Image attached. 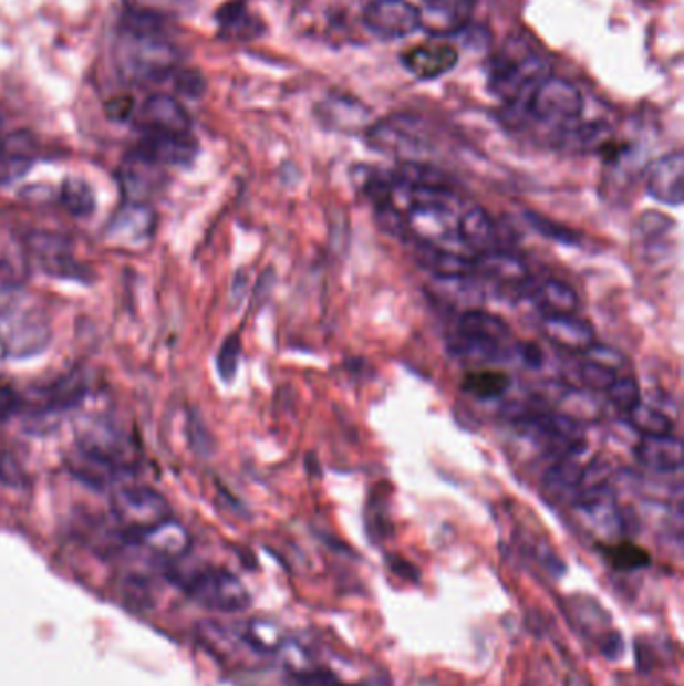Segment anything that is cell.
Wrapping results in <instances>:
<instances>
[{
	"label": "cell",
	"instance_id": "1",
	"mask_svg": "<svg viewBox=\"0 0 684 686\" xmlns=\"http://www.w3.org/2000/svg\"><path fill=\"white\" fill-rule=\"evenodd\" d=\"M552 76V63L538 46L525 37L506 41L488 71V85L508 108H522L538 86Z\"/></svg>",
	"mask_w": 684,
	"mask_h": 686
},
{
	"label": "cell",
	"instance_id": "2",
	"mask_svg": "<svg viewBox=\"0 0 684 686\" xmlns=\"http://www.w3.org/2000/svg\"><path fill=\"white\" fill-rule=\"evenodd\" d=\"M115 61L128 81H160L177 71L179 53L163 37L123 31Z\"/></svg>",
	"mask_w": 684,
	"mask_h": 686
},
{
	"label": "cell",
	"instance_id": "3",
	"mask_svg": "<svg viewBox=\"0 0 684 686\" xmlns=\"http://www.w3.org/2000/svg\"><path fill=\"white\" fill-rule=\"evenodd\" d=\"M520 111L538 123H545L557 129L568 131L577 127L584 111V97L574 83L558 76H548L542 85L536 89Z\"/></svg>",
	"mask_w": 684,
	"mask_h": 686
},
{
	"label": "cell",
	"instance_id": "4",
	"mask_svg": "<svg viewBox=\"0 0 684 686\" xmlns=\"http://www.w3.org/2000/svg\"><path fill=\"white\" fill-rule=\"evenodd\" d=\"M182 586L195 604L207 611L243 612L251 604L246 584L229 570H195Z\"/></svg>",
	"mask_w": 684,
	"mask_h": 686
},
{
	"label": "cell",
	"instance_id": "5",
	"mask_svg": "<svg viewBox=\"0 0 684 686\" xmlns=\"http://www.w3.org/2000/svg\"><path fill=\"white\" fill-rule=\"evenodd\" d=\"M111 510L133 537L172 518V506L163 493L149 486H121L111 496Z\"/></svg>",
	"mask_w": 684,
	"mask_h": 686
},
{
	"label": "cell",
	"instance_id": "6",
	"mask_svg": "<svg viewBox=\"0 0 684 686\" xmlns=\"http://www.w3.org/2000/svg\"><path fill=\"white\" fill-rule=\"evenodd\" d=\"M362 19L365 29L380 39H406L419 29V7L410 0H367Z\"/></svg>",
	"mask_w": 684,
	"mask_h": 686
},
{
	"label": "cell",
	"instance_id": "7",
	"mask_svg": "<svg viewBox=\"0 0 684 686\" xmlns=\"http://www.w3.org/2000/svg\"><path fill=\"white\" fill-rule=\"evenodd\" d=\"M367 141L374 149L397 157L414 155L426 147V135L422 121L410 115L385 118L367 131Z\"/></svg>",
	"mask_w": 684,
	"mask_h": 686
},
{
	"label": "cell",
	"instance_id": "8",
	"mask_svg": "<svg viewBox=\"0 0 684 686\" xmlns=\"http://www.w3.org/2000/svg\"><path fill=\"white\" fill-rule=\"evenodd\" d=\"M135 150L160 167H187L197 157V141L191 133L145 131Z\"/></svg>",
	"mask_w": 684,
	"mask_h": 686
},
{
	"label": "cell",
	"instance_id": "9",
	"mask_svg": "<svg viewBox=\"0 0 684 686\" xmlns=\"http://www.w3.org/2000/svg\"><path fill=\"white\" fill-rule=\"evenodd\" d=\"M79 446L113 461L118 470L127 466L133 456L127 436L115 428V424H108L105 419H86L83 429H79Z\"/></svg>",
	"mask_w": 684,
	"mask_h": 686
},
{
	"label": "cell",
	"instance_id": "10",
	"mask_svg": "<svg viewBox=\"0 0 684 686\" xmlns=\"http://www.w3.org/2000/svg\"><path fill=\"white\" fill-rule=\"evenodd\" d=\"M458 59L460 54L452 44L436 39L432 43L417 44L402 54V65L419 81H434L458 65Z\"/></svg>",
	"mask_w": 684,
	"mask_h": 686
},
{
	"label": "cell",
	"instance_id": "11",
	"mask_svg": "<svg viewBox=\"0 0 684 686\" xmlns=\"http://www.w3.org/2000/svg\"><path fill=\"white\" fill-rule=\"evenodd\" d=\"M684 155L674 150L649 167L646 194L664 205L678 207L684 199Z\"/></svg>",
	"mask_w": 684,
	"mask_h": 686
},
{
	"label": "cell",
	"instance_id": "12",
	"mask_svg": "<svg viewBox=\"0 0 684 686\" xmlns=\"http://www.w3.org/2000/svg\"><path fill=\"white\" fill-rule=\"evenodd\" d=\"M476 0H424L419 9V29L434 39L462 31L471 19Z\"/></svg>",
	"mask_w": 684,
	"mask_h": 686
},
{
	"label": "cell",
	"instance_id": "13",
	"mask_svg": "<svg viewBox=\"0 0 684 686\" xmlns=\"http://www.w3.org/2000/svg\"><path fill=\"white\" fill-rule=\"evenodd\" d=\"M118 183L128 204H145L163 183V167L133 150L118 169Z\"/></svg>",
	"mask_w": 684,
	"mask_h": 686
},
{
	"label": "cell",
	"instance_id": "14",
	"mask_svg": "<svg viewBox=\"0 0 684 686\" xmlns=\"http://www.w3.org/2000/svg\"><path fill=\"white\" fill-rule=\"evenodd\" d=\"M51 342V328L39 315H24L12 323L2 335V354L11 360H24L41 354Z\"/></svg>",
	"mask_w": 684,
	"mask_h": 686
},
{
	"label": "cell",
	"instance_id": "15",
	"mask_svg": "<svg viewBox=\"0 0 684 686\" xmlns=\"http://www.w3.org/2000/svg\"><path fill=\"white\" fill-rule=\"evenodd\" d=\"M540 332L548 342L578 354H587L597 343V333L590 323L578 320L577 315H545Z\"/></svg>",
	"mask_w": 684,
	"mask_h": 686
},
{
	"label": "cell",
	"instance_id": "16",
	"mask_svg": "<svg viewBox=\"0 0 684 686\" xmlns=\"http://www.w3.org/2000/svg\"><path fill=\"white\" fill-rule=\"evenodd\" d=\"M426 291L429 298L439 303L460 310L462 313L471 310H480L484 303V288L480 281L471 276H449V278H434Z\"/></svg>",
	"mask_w": 684,
	"mask_h": 686
},
{
	"label": "cell",
	"instance_id": "17",
	"mask_svg": "<svg viewBox=\"0 0 684 686\" xmlns=\"http://www.w3.org/2000/svg\"><path fill=\"white\" fill-rule=\"evenodd\" d=\"M522 428L538 440L550 441L552 446H564L577 450L584 446V426L567 414H542L522 422Z\"/></svg>",
	"mask_w": 684,
	"mask_h": 686
},
{
	"label": "cell",
	"instance_id": "18",
	"mask_svg": "<svg viewBox=\"0 0 684 686\" xmlns=\"http://www.w3.org/2000/svg\"><path fill=\"white\" fill-rule=\"evenodd\" d=\"M135 538L147 552H151L153 557L163 558V560H179L191 548V534L187 532L185 526L179 524L173 518L153 526Z\"/></svg>",
	"mask_w": 684,
	"mask_h": 686
},
{
	"label": "cell",
	"instance_id": "19",
	"mask_svg": "<svg viewBox=\"0 0 684 686\" xmlns=\"http://www.w3.org/2000/svg\"><path fill=\"white\" fill-rule=\"evenodd\" d=\"M141 125L145 131L160 133H191V117L177 98L151 95L141 108Z\"/></svg>",
	"mask_w": 684,
	"mask_h": 686
},
{
	"label": "cell",
	"instance_id": "20",
	"mask_svg": "<svg viewBox=\"0 0 684 686\" xmlns=\"http://www.w3.org/2000/svg\"><path fill=\"white\" fill-rule=\"evenodd\" d=\"M634 456L653 472H678L683 468V444L671 434L642 436L634 448Z\"/></svg>",
	"mask_w": 684,
	"mask_h": 686
},
{
	"label": "cell",
	"instance_id": "21",
	"mask_svg": "<svg viewBox=\"0 0 684 686\" xmlns=\"http://www.w3.org/2000/svg\"><path fill=\"white\" fill-rule=\"evenodd\" d=\"M155 227V214L145 204H128L118 209L108 226V237L125 241V243H139L153 233Z\"/></svg>",
	"mask_w": 684,
	"mask_h": 686
},
{
	"label": "cell",
	"instance_id": "22",
	"mask_svg": "<svg viewBox=\"0 0 684 686\" xmlns=\"http://www.w3.org/2000/svg\"><path fill=\"white\" fill-rule=\"evenodd\" d=\"M66 468L76 480H81L86 486H93L96 490L107 488L118 470L113 461L105 460L103 456L85 450L81 446H76V450L66 456Z\"/></svg>",
	"mask_w": 684,
	"mask_h": 686
},
{
	"label": "cell",
	"instance_id": "23",
	"mask_svg": "<svg viewBox=\"0 0 684 686\" xmlns=\"http://www.w3.org/2000/svg\"><path fill=\"white\" fill-rule=\"evenodd\" d=\"M417 261L432 271L434 278H449V276H471L476 273L474 259L454 251L449 247L428 246L417 243Z\"/></svg>",
	"mask_w": 684,
	"mask_h": 686
},
{
	"label": "cell",
	"instance_id": "24",
	"mask_svg": "<svg viewBox=\"0 0 684 686\" xmlns=\"http://www.w3.org/2000/svg\"><path fill=\"white\" fill-rule=\"evenodd\" d=\"M530 298L545 315H574L580 305L577 291L560 279H546L536 285Z\"/></svg>",
	"mask_w": 684,
	"mask_h": 686
},
{
	"label": "cell",
	"instance_id": "25",
	"mask_svg": "<svg viewBox=\"0 0 684 686\" xmlns=\"http://www.w3.org/2000/svg\"><path fill=\"white\" fill-rule=\"evenodd\" d=\"M494 237H496V226L486 209L471 207L458 217V239L462 246L484 253L493 249Z\"/></svg>",
	"mask_w": 684,
	"mask_h": 686
},
{
	"label": "cell",
	"instance_id": "26",
	"mask_svg": "<svg viewBox=\"0 0 684 686\" xmlns=\"http://www.w3.org/2000/svg\"><path fill=\"white\" fill-rule=\"evenodd\" d=\"M476 271L486 278L502 281V283H522L528 278V268L525 261L510 251H484L480 258L474 259Z\"/></svg>",
	"mask_w": 684,
	"mask_h": 686
},
{
	"label": "cell",
	"instance_id": "27",
	"mask_svg": "<svg viewBox=\"0 0 684 686\" xmlns=\"http://www.w3.org/2000/svg\"><path fill=\"white\" fill-rule=\"evenodd\" d=\"M449 352L466 364L484 365L490 362H502L506 345L486 340V337H478V335L456 332L449 340Z\"/></svg>",
	"mask_w": 684,
	"mask_h": 686
},
{
	"label": "cell",
	"instance_id": "28",
	"mask_svg": "<svg viewBox=\"0 0 684 686\" xmlns=\"http://www.w3.org/2000/svg\"><path fill=\"white\" fill-rule=\"evenodd\" d=\"M86 396V382L83 374L73 372L69 376L56 380L54 384L41 389V409L43 412H59L76 406Z\"/></svg>",
	"mask_w": 684,
	"mask_h": 686
},
{
	"label": "cell",
	"instance_id": "29",
	"mask_svg": "<svg viewBox=\"0 0 684 686\" xmlns=\"http://www.w3.org/2000/svg\"><path fill=\"white\" fill-rule=\"evenodd\" d=\"M456 332L486 337V340H493V342L500 343V345H506L508 340H510L508 325L500 318H496L493 313H486V311L481 310L460 313Z\"/></svg>",
	"mask_w": 684,
	"mask_h": 686
},
{
	"label": "cell",
	"instance_id": "30",
	"mask_svg": "<svg viewBox=\"0 0 684 686\" xmlns=\"http://www.w3.org/2000/svg\"><path fill=\"white\" fill-rule=\"evenodd\" d=\"M396 181L404 183L407 187H428V189H454V183L448 175L439 172L432 165L417 162H404L392 172Z\"/></svg>",
	"mask_w": 684,
	"mask_h": 686
},
{
	"label": "cell",
	"instance_id": "31",
	"mask_svg": "<svg viewBox=\"0 0 684 686\" xmlns=\"http://www.w3.org/2000/svg\"><path fill=\"white\" fill-rule=\"evenodd\" d=\"M584 468L572 458H562L557 466H552L545 478V488L548 492L557 496H570V500L577 496L582 484Z\"/></svg>",
	"mask_w": 684,
	"mask_h": 686
},
{
	"label": "cell",
	"instance_id": "32",
	"mask_svg": "<svg viewBox=\"0 0 684 686\" xmlns=\"http://www.w3.org/2000/svg\"><path fill=\"white\" fill-rule=\"evenodd\" d=\"M31 157L21 143V137H9L0 145V185L17 181L31 169Z\"/></svg>",
	"mask_w": 684,
	"mask_h": 686
},
{
	"label": "cell",
	"instance_id": "33",
	"mask_svg": "<svg viewBox=\"0 0 684 686\" xmlns=\"http://www.w3.org/2000/svg\"><path fill=\"white\" fill-rule=\"evenodd\" d=\"M239 638L257 654L276 653L281 646L278 626L268 621L243 622V626L239 628Z\"/></svg>",
	"mask_w": 684,
	"mask_h": 686
},
{
	"label": "cell",
	"instance_id": "34",
	"mask_svg": "<svg viewBox=\"0 0 684 686\" xmlns=\"http://www.w3.org/2000/svg\"><path fill=\"white\" fill-rule=\"evenodd\" d=\"M510 382L512 380L504 372L478 370L464 377L462 387L464 392H468L470 396L478 397V399H493V397L502 396L504 392L510 387Z\"/></svg>",
	"mask_w": 684,
	"mask_h": 686
},
{
	"label": "cell",
	"instance_id": "35",
	"mask_svg": "<svg viewBox=\"0 0 684 686\" xmlns=\"http://www.w3.org/2000/svg\"><path fill=\"white\" fill-rule=\"evenodd\" d=\"M64 209L75 217H89L95 211L96 201L93 189L81 179H66L61 191Z\"/></svg>",
	"mask_w": 684,
	"mask_h": 686
},
{
	"label": "cell",
	"instance_id": "36",
	"mask_svg": "<svg viewBox=\"0 0 684 686\" xmlns=\"http://www.w3.org/2000/svg\"><path fill=\"white\" fill-rule=\"evenodd\" d=\"M632 428L639 429L642 436H664L673 432V419L663 414L661 409L651 408L639 404L629 412Z\"/></svg>",
	"mask_w": 684,
	"mask_h": 686
},
{
	"label": "cell",
	"instance_id": "37",
	"mask_svg": "<svg viewBox=\"0 0 684 686\" xmlns=\"http://www.w3.org/2000/svg\"><path fill=\"white\" fill-rule=\"evenodd\" d=\"M612 406L629 414L634 406L641 404V387L634 376H616L612 386L607 389Z\"/></svg>",
	"mask_w": 684,
	"mask_h": 686
},
{
	"label": "cell",
	"instance_id": "38",
	"mask_svg": "<svg viewBox=\"0 0 684 686\" xmlns=\"http://www.w3.org/2000/svg\"><path fill=\"white\" fill-rule=\"evenodd\" d=\"M219 21L225 33H234L236 37H253V22L249 21V12H247L243 2H231L219 11Z\"/></svg>",
	"mask_w": 684,
	"mask_h": 686
},
{
	"label": "cell",
	"instance_id": "39",
	"mask_svg": "<svg viewBox=\"0 0 684 686\" xmlns=\"http://www.w3.org/2000/svg\"><path fill=\"white\" fill-rule=\"evenodd\" d=\"M526 219H528V224L535 227L540 236L548 237V239H552V241H557V243H562V246H578V241H580L577 231L560 226V224L552 221V219H548L545 215L528 211V214H526Z\"/></svg>",
	"mask_w": 684,
	"mask_h": 686
},
{
	"label": "cell",
	"instance_id": "40",
	"mask_svg": "<svg viewBox=\"0 0 684 686\" xmlns=\"http://www.w3.org/2000/svg\"><path fill=\"white\" fill-rule=\"evenodd\" d=\"M578 376L582 380V384H584V386H589L590 389L607 392V389L612 386V382L616 380L619 374H616L614 370L607 367V365L599 364V362H592V360H587V362H582V364H580Z\"/></svg>",
	"mask_w": 684,
	"mask_h": 686
},
{
	"label": "cell",
	"instance_id": "41",
	"mask_svg": "<svg viewBox=\"0 0 684 686\" xmlns=\"http://www.w3.org/2000/svg\"><path fill=\"white\" fill-rule=\"evenodd\" d=\"M241 357V342L239 335H229L217 354V372L224 382H234Z\"/></svg>",
	"mask_w": 684,
	"mask_h": 686
},
{
	"label": "cell",
	"instance_id": "42",
	"mask_svg": "<svg viewBox=\"0 0 684 686\" xmlns=\"http://www.w3.org/2000/svg\"><path fill=\"white\" fill-rule=\"evenodd\" d=\"M610 558L614 560V564H619L621 569H639L649 564V554L634 544H619V547L610 548Z\"/></svg>",
	"mask_w": 684,
	"mask_h": 686
},
{
	"label": "cell",
	"instance_id": "43",
	"mask_svg": "<svg viewBox=\"0 0 684 686\" xmlns=\"http://www.w3.org/2000/svg\"><path fill=\"white\" fill-rule=\"evenodd\" d=\"M175 86L177 91H182L183 95L187 97H199L204 93L205 81L204 76L195 71H175Z\"/></svg>",
	"mask_w": 684,
	"mask_h": 686
},
{
	"label": "cell",
	"instance_id": "44",
	"mask_svg": "<svg viewBox=\"0 0 684 686\" xmlns=\"http://www.w3.org/2000/svg\"><path fill=\"white\" fill-rule=\"evenodd\" d=\"M296 686H343L332 671H301L296 675Z\"/></svg>",
	"mask_w": 684,
	"mask_h": 686
},
{
	"label": "cell",
	"instance_id": "45",
	"mask_svg": "<svg viewBox=\"0 0 684 686\" xmlns=\"http://www.w3.org/2000/svg\"><path fill=\"white\" fill-rule=\"evenodd\" d=\"M589 360L592 362H599V364L607 365L610 370H614V372H619V367L624 364V357H622L619 352H614L612 347H604V345H599V343H594L592 347H590Z\"/></svg>",
	"mask_w": 684,
	"mask_h": 686
},
{
	"label": "cell",
	"instance_id": "46",
	"mask_svg": "<svg viewBox=\"0 0 684 686\" xmlns=\"http://www.w3.org/2000/svg\"><path fill=\"white\" fill-rule=\"evenodd\" d=\"M0 482L9 486H19L22 482L21 466L14 461L11 454H0Z\"/></svg>",
	"mask_w": 684,
	"mask_h": 686
},
{
	"label": "cell",
	"instance_id": "47",
	"mask_svg": "<svg viewBox=\"0 0 684 686\" xmlns=\"http://www.w3.org/2000/svg\"><path fill=\"white\" fill-rule=\"evenodd\" d=\"M518 352H520V357L528 367H540L542 365V352H540V347H536L535 343L518 345Z\"/></svg>",
	"mask_w": 684,
	"mask_h": 686
},
{
	"label": "cell",
	"instance_id": "48",
	"mask_svg": "<svg viewBox=\"0 0 684 686\" xmlns=\"http://www.w3.org/2000/svg\"><path fill=\"white\" fill-rule=\"evenodd\" d=\"M343 686H348V685H343ZM350 686H385L384 683H382V680H367V683H357V685H350Z\"/></svg>",
	"mask_w": 684,
	"mask_h": 686
}]
</instances>
